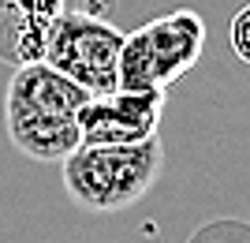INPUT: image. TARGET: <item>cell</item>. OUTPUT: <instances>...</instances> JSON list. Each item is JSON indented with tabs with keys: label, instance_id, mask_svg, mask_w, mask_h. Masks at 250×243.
Wrapping results in <instances>:
<instances>
[{
	"label": "cell",
	"instance_id": "cell-1",
	"mask_svg": "<svg viewBox=\"0 0 250 243\" xmlns=\"http://www.w3.org/2000/svg\"><path fill=\"white\" fill-rule=\"evenodd\" d=\"M86 101L90 94L83 86L45 60L19 64L4 94V124L11 146L30 161L60 165L67 154L83 146L79 112Z\"/></svg>",
	"mask_w": 250,
	"mask_h": 243
},
{
	"label": "cell",
	"instance_id": "cell-2",
	"mask_svg": "<svg viewBox=\"0 0 250 243\" xmlns=\"http://www.w3.org/2000/svg\"><path fill=\"white\" fill-rule=\"evenodd\" d=\"M60 165L63 187L75 206L90 213H120L157 183L165 165V146L157 135L124 146H79Z\"/></svg>",
	"mask_w": 250,
	"mask_h": 243
},
{
	"label": "cell",
	"instance_id": "cell-3",
	"mask_svg": "<svg viewBox=\"0 0 250 243\" xmlns=\"http://www.w3.org/2000/svg\"><path fill=\"white\" fill-rule=\"evenodd\" d=\"M206 49V22L198 11H172L138 26L120 49V90H168L198 64Z\"/></svg>",
	"mask_w": 250,
	"mask_h": 243
},
{
	"label": "cell",
	"instance_id": "cell-4",
	"mask_svg": "<svg viewBox=\"0 0 250 243\" xmlns=\"http://www.w3.org/2000/svg\"><path fill=\"white\" fill-rule=\"evenodd\" d=\"M124 30H116L108 19L94 11H63L49 26L42 60L79 83L90 97L120 90V49H124Z\"/></svg>",
	"mask_w": 250,
	"mask_h": 243
},
{
	"label": "cell",
	"instance_id": "cell-5",
	"mask_svg": "<svg viewBox=\"0 0 250 243\" xmlns=\"http://www.w3.org/2000/svg\"><path fill=\"white\" fill-rule=\"evenodd\" d=\"M165 90H112L90 97L79 112L83 146H124L157 135Z\"/></svg>",
	"mask_w": 250,
	"mask_h": 243
},
{
	"label": "cell",
	"instance_id": "cell-6",
	"mask_svg": "<svg viewBox=\"0 0 250 243\" xmlns=\"http://www.w3.org/2000/svg\"><path fill=\"white\" fill-rule=\"evenodd\" d=\"M67 11V0H0V60H42L49 26Z\"/></svg>",
	"mask_w": 250,
	"mask_h": 243
},
{
	"label": "cell",
	"instance_id": "cell-7",
	"mask_svg": "<svg viewBox=\"0 0 250 243\" xmlns=\"http://www.w3.org/2000/svg\"><path fill=\"white\" fill-rule=\"evenodd\" d=\"M228 42H231V53L239 56L243 64H250V4H247V8H239L235 15H231Z\"/></svg>",
	"mask_w": 250,
	"mask_h": 243
}]
</instances>
